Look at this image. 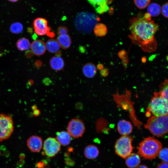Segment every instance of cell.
<instances>
[{
    "instance_id": "f1b7e54d",
    "label": "cell",
    "mask_w": 168,
    "mask_h": 168,
    "mask_svg": "<svg viewBox=\"0 0 168 168\" xmlns=\"http://www.w3.org/2000/svg\"><path fill=\"white\" fill-rule=\"evenodd\" d=\"M68 32V29L65 26H61L58 28L57 33L59 35L66 34Z\"/></svg>"
},
{
    "instance_id": "1f68e13d",
    "label": "cell",
    "mask_w": 168,
    "mask_h": 168,
    "mask_svg": "<svg viewBox=\"0 0 168 168\" xmlns=\"http://www.w3.org/2000/svg\"><path fill=\"white\" fill-rule=\"evenodd\" d=\"M33 114L35 116H37L40 114V111L39 110L36 109L33 110Z\"/></svg>"
},
{
    "instance_id": "836d02e7",
    "label": "cell",
    "mask_w": 168,
    "mask_h": 168,
    "mask_svg": "<svg viewBox=\"0 0 168 168\" xmlns=\"http://www.w3.org/2000/svg\"><path fill=\"white\" fill-rule=\"evenodd\" d=\"M135 168H148L146 166L143 165H139Z\"/></svg>"
},
{
    "instance_id": "ac0fdd59",
    "label": "cell",
    "mask_w": 168,
    "mask_h": 168,
    "mask_svg": "<svg viewBox=\"0 0 168 168\" xmlns=\"http://www.w3.org/2000/svg\"><path fill=\"white\" fill-rule=\"evenodd\" d=\"M50 67L55 71H59L63 69L64 65V60L59 56L52 57L50 60Z\"/></svg>"
},
{
    "instance_id": "e0dca14e",
    "label": "cell",
    "mask_w": 168,
    "mask_h": 168,
    "mask_svg": "<svg viewBox=\"0 0 168 168\" xmlns=\"http://www.w3.org/2000/svg\"><path fill=\"white\" fill-rule=\"evenodd\" d=\"M85 157L88 159H94L97 157L99 154V150L96 146L93 145L87 146L84 151Z\"/></svg>"
},
{
    "instance_id": "5bb4252c",
    "label": "cell",
    "mask_w": 168,
    "mask_h": 168,
    "mask_svg": "<svg viewBox=\"0 0 168 168\" xmlns=\"http://www.w3.org/2000/svg\"><path fill=\"white\" fill-rule=\"evenodd\" d=\"M133 126L131 123L128 121L120 120L117 124V130L121 135H128L132 132Z\"/></svg>"
},
{
    "instance_id": "d6986e66",
    "label": "cell",
    "mask_w": 168,
    "mask_h": 168,
    "mask_svg": "<svg viewBox=\"0 0 168 168\" xmlns=\"http://www.w3.org/2000/svg\"><path fill=\"white\" fill-rule=\"evenodd\" d=\"M82 72L87 77H93L96 73V68L93 63H89L85 64L83 67Z\"/></svg>"
},
{
    "instance_id": "9c48e42d",
    "label": "cell",
    "mask_w": 168,
    "mask_h": 168,
    "mask_svg": "<svg viewBox=\"0 0 168 168\" xmlns=\"http://www.w3.org/2000/svg\"><path fill=\"white\" fill-rule=\"evenodd\" d=\"M61 145L56 139L49 137L44 141L43 149L47 156L53 157L60 151Z\"/></svg>"
},
{
    "instance_id": "d6a6232c",
    "label": "cell",
    "mask_w": 168,
    "mask_h": 168,
    "mask_svg": "<svg viewBox=\"0 0 168 168\" xmlns=\"http://www.w3.org/2000/svg\"><path fill=\"white\" fill-rule=\"evenodd\" d=\"M43 82L45 84L48 85V84H49V83H50V82H51V81L48 78H45L44 79Z\"/></svg>"
},
{
    "instance_id": "52a82bcc",
    "label": "cell",
    "mask_w": 168,
    "mask_h": 168,
    "mask_svg": "<svg viewBox=\"0 0 168 168\" xmlns=\"http://www.w3.org/2000/svg\"><path fill=\"white\" fill-rule=\"evenodd\" d=\"M14 129L12 117L4 114H0V141L9 138Z\"/></svg>"
},
{
    "instance_id": "83f0119b",
    "label": "cell",
    "mask_w": 168,
    "mask_h": 168,
    "mask_svg": "<svg viewBox=\"0 0 168 168\" xmlns=\"http://www.w3.org/2000/svg\"><path fill=\"white\" fill-rule=\"evenodd\" d=\"M159 156L161 160L165 162H168V148H165L160 151Z\"/></svg>"
},
{
    "instance_id": "7402d4cb",
    "label": "cell",
    "mask_w": 168,
    "mask_h": 168,
    "mask_svg": "<svg viewBox=\"0 0 168 168\" xmlns=\"http://www.w3.org/2000/svg\"><path fill=\"white\" fill-rule=\"evenodd\" d=\"M16 46L19 50L23 51L29 50L30 48L31 44L28 39L23 38L18 40Z\"/></svg>"
},
{
    "instance_id": "8d00e7d4",
    "label": "cell",
    "mask_w": 168,
    "mask_h": 168,
    "mask_svg": "<svg viewBox=\"0 0 168 168\" xmlns=\"http://www.w3.org/2000/svg\"></svg>"
},
{
    "instance_id": "30bf717a",
    "label": "cell",
    "mask_w": 168,
    "mask_h": 168,
    "mask_svg": "<svg viewBox=\"0 0 168 168\" xmlns=\"http://www.w3.org/2000/svg\"><path fill=\"white\" fill-rule=\"evenodd\" d=\"M33 26L35 33L40 36L47 34L50 29L48 26L47 20L43 18H38L34 21Z\"/></svg>"
},
{
    "instance_id": "d4e9b609",
    "label": "cell",
    "mask_w": 168,
    "mask_h": 168,
    "mask_svg": "<svg viewBox=\"0 0 168 168\" xmlns=\"http://www.w3.org/2000/svg\"><path fill=\"white\" fill-rule=\"evenodd\" d=\"M159 87L161 90L159 91L161 95L165 98L168 102V78L160 85Z\"/></svg>"
},
{
    "instance_id": "3957f363",
    "label": "cell",
    "mask_w": 168,
    "mask_h": 168,
    "mask_svg": "<svg viewBox=\"0 0 168 168\" xmlns=\"http://www.w3.org/2000/svg\"><path fill=\"white\" fill-rule=\"evenodd\" d=\"M144 127L154 135L162 137L168 133V116H152L147 120Z\"/></svg>"
},
{
    "instance_id": "9a60e30c",
    "label": "cell",
    "mask_w": 168,
    "mask_h": 168,
    "mask_svg": "<svg viewBox=\"0 0 168 168\" xmlns=\"http://www.w3.org/2000/svg\"><path fill=\"white\" fill-rule=\"evenodd\" d=\"M125 159L126 164L129 168H135L141 162L139 155L136 153H131Z\"/></svg>"
},
{
    "instance_id": "603a6c76",
    "label": "cell",
    "mask_w": 168,
    "mask_h": 168,
    "mask_svg": "<svg viewBox=\"0 0 168 168\" xmlns=\"http://www.w3.org/2000/svg\"><path fill=\"white\" fill-rule=\"evenodd\" d=\"M161 9L160 5L156 3L150 4L148 8V13L151 16H158L161 13Z\"/></svg>"
},
{
    "instance_id": "484cf974",
    "label": "cell",
    "mask_w": 168,
    "mask_h": 168,
    "mask_svg": "<svg viewBox=\"0 0 168 168\" xmlns=\"http://www.w3.org/2000/svg\"><path fill=\"white\" fill-rule=\"evenodd\" d=\"M23 26L22 24L18 22L12 23L10 27V31L14 34H19L21 33L23 30Z\"/></svg>"
},
{
    "instance_id": "277c9868",
    "label": "cell",
    "mask_w": 168,
    "mask_h": 168,
    "mask_svg": "<svg viewBox=\"0 0 168 168\" xmlns=\"http://www.w3.org/2000/svg\"><path fill=\"white\" fill-rule=\"evenodd\" d=\"M147 116H168V102L159 92H155L147 111Z\"/></svg>"
},
{
    "instance_id": "8992f818",
    "label": "cell",
    "mask_w": 168,
    "mask_h": 168,
    "mask_svg": "<svg viewBox=\"0 0 168 168\" xmlns=\"http://www.w3.org/2000/svg\"><path fill=\"white\" fill-rule=\"evenodd\" d=\"M133 138L128 135L121 137L116 141L114 146L115 153L121 157L125 158L130 154L133 147L132 145Z\"/></svg>"
},
{
    "instance_id": "8fae6325",
    "label": "cell",
    "mask_w": 168,
    "mask_h": 168,
    "mask_svg": "<svg viewBox=\"0 0 168 168\" xmlns=\"http://www.w3.org/2000/svg\"><path fill=\"white\" fill-rule=\"evenodd\" d=\"M95 8L97 13L103 14L107 12L109 9L108 5L112 0H87Z\"/></svg>"
},
{
    "instance_id": "e575fe53",
    "label": "cell",
    "mask_w": 168,
    "mask_h": 168,
    "mask_svg": "<svg viewBox=\"0 0 168 168\" xmlns=\"http://www.w3.org/2000/svg\"><path fill=\"white\" fill-rule=\"evenodd\" d=\"M32 109L34 110L36 109H37V107L36 106H33L32 107Z\"/></svg>"
},
{
    "instance_id": "cb8c5ba5",
    "label": "cell",
    "mask_w": 168,
    "mask_h": 168,
    "mask_svg": "<svg viewBox=\"0 0 168 168\" xmlns=\"http://www.w3.org/2000/svg\"><path fill=\"white\" fill-rule=\"evenodd\" d=\"M94 32L95 34L97 36H104L107 32L106 26L101 23L97 24L94 27Z\"/></svg>"
},
{
    "instance_id": "f546056e",
    "label": "cell",
    "mask_w": 168,
    "mask_h": 168,
    "mask_svg": "<svg viewBox=\"0 0 168 168\" xmlns=\"http://www.w3.org/2000/svg\"><path fill=\"white\" fill-rule=\"evenodd\" d=\"M161 11L163 16L168 18V2L165 3L162 6Z\"/></svg>"
},
{
    "instance_id": "2e32d148",
    "label": "cell",
    "mask_w": 168,
    "mask_h": 168,
    "mask_svg": "<svg viewBox=\"0 0 168 168\" xmlns=\"http://www.w3.org/2000/svg\"><path fill=\"white\" fill-rule=\"evenodd\" d=\"M71 137L67 131H62L56 133V139L61 145L64 146L68 145L70 143Z\"/></svg>"
},
{
    "instance_id": "6da1fadb",
    "label": "cell",
    "mask_w": 168,
    "mask_h": 168,
    "mask_svg": "<svg viewBox=\"0 0 168 168\" xmlns=\"http://www.w3.org/2000/svg\"><path fill=\"white\" fill-rule=\"evenodd\" d=\"M129 29L135 39L147 46L149 51H154L156 49L157 44L154 35L159 27L154 21L135 18L131 22Z\"/></svg>"
},
{
    "instance_id": "7a4b0ae2",
    "label": "cell",
    "mask_w": 168,
    "mask_h": 168,
    "mask_svg": "<svg viewBox=\"0 0 168 168\" xmlns=\"http://www.w3.org/2000/svg\"><path fill=\"white\" fill-rule=\"evenodd\" d=\"M162 144L157 139L152 137L144 138L138 147V154L145 159L155 158L162 149Z\"/></svg>"
},
{
    "instance_id": "4fadbf2b",
    "label": "cell",
    "mask_w": 168,
    "mask_h": 168,
    "mask_svg": "<svg viewBox=\"0 0 168 168\" xmlns=\"http://www.w3.org/2000/svg\"><path fill=\"white\" fill-rule=\"evenodd\" d=\"M30 48L33 53L37 56L43 55L46 49L45 43L40 40L33 41L31 44Z\"/></svg>"
},
{
    "instance_id": "4dcf8cb0",
    "label": "cell",
    "mask_w": 168,
    "mask_h": 168,
    "mask_svg": "<svg viewBox=\"0 0 168 168\" xmlns=\"http://www.w3.org/2000/svg\"><path fill=\"white\" fill-rule=\"evenodd\" d=\"M157 168H168V163L166 162H162L160 164Z\"/></svg>"
},
{
    "instance_id": "7c38bea8",
    "label": "cell",
    "mask_w": 168,
    "mask_h": 168,
    "mask_svg": "<svg viewBox=\"0 0 168 168\" xmlns=\"http://www.w3.org/2000/svg\"><path fill=\"white\" fill-rule=\"evenodd\" d=\"M27 144L28 147L31 151L37 152L41 149L43 142L42 138L39 136L33 135L28 139Z\"/></svg>"
},
{
    "instance_id": "ba28073f",
    "label": "cell",
    "mask_w": 168,
    "mask_h": 168,
    "mask_svg": "<svg viewBox=\"0 0 168 168\" xmlns=\"http://www.w3.org/2000/svg\"><path fill=\"white\" fill-rule=\"evenodd\" d=\"M85 130L83 122L78 118L72 119L69 122L67 126V132L72 137L78 138L82 137Z\"/></svg>"
},
{
    "instance_id": "ffe728a7",
    "label": "cell",
    "mask_w": 168,
    "mask_h": 168,
    "mask_svg": "<svg viewBox=\"0 0 168 168\" xmlns=\"http://www.w3.org/2000/svg\"><path fill=\"white\" fill-rule=\"evenodd\" d=\"M45 44L46 49L49 52L52 53H57L60 47L57 40L55 39L49 40Z\"/></svg>"
},
{
    "instance_id": "4316f807",
    "label": "cell",
    "mask_w": 168,
    "mask_h": 168,
    "mask_svg": "<svg viewBox=\"0 0 168 168\" xmlns=\"http://www.w3.org/2000/svg\"><path fill=\"white\" fill-rule=\"evenodd\" d=\"M150 0H134L136 5L140 9H144L149 4Z\"/></svg>"
},
{
    "instance_id": "d590c367",
    "label": "cell",
    "mask_w": 168,
    "mask_h": 168,
    "mask_svg": "<svg viewBox=\"0 0 168 168\" xmlns=\"http://www.w3.org/2000/svg\"><path fill=\"white\" fill-rule=\"evenodd\" d=\"M8 0L11 2H15L17 1L18 0Z\"/></svg>"
},
{
    "instance_id": "5b68a950",
    "label": "cell",
    "mask_w": 168,
    "mask_h": 168,
    "mask_svg": "<svg viewBox=\"0 0 168 168\" xmlns=\"http://www.w3.org/2000/svg\"><path fill=\"white\" fill-rule=\"evenodd\" d=\"M97 19L93 14L88 12H80L77 14L75 18V27L81 33H89L94 27Z\"/></svg>"
},
{
    "instance_id": "44dd1931",
    "label": "cell",
    "mask_w": 168,
    "mask_h": 168,
    "mask_svg": "<svg viewBox=\"0 0 168 168\" xmlns=\"http://www.w3.org/2000/svg\"><path fill=\"white\" fill-rule=\"evenodd\" d=\"M60 47L63 49H66L70 47L71 40L70 36L66 34L59 35L57 40Z\"/></svg>"
}]
</instances>
